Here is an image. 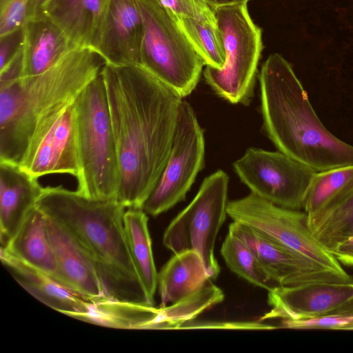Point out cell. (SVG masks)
I'll return each instance as SVG.
<instances>
[{"mask_svg":"<svg viewBox=\"0 0 353 353\" xmlns=\"http://www.w3.org/2000/svg\"><path fill=\"white\" fill-rule=\"evenodd\" d=\"M223 299L222 290L210 280L195 292L175 303L160 307L153 330L181 329Z\"/></svg>","mask_w":353,"mask_h":353,"instance_id":"484cf974","label":"cell"},{"mask_svg":"<svg viewBox=\"0 0 353 353\" xmlns=\"http://www.w3.org/2000/svg\"><path fill=\"white\" fill-rule=\"evenodd\" d=\"M30 0H1L0 37L21 30L26 20Z\"/></svg>","mask_w":353,"mask_h":353,"instance_id":"1f68e13d","label":"cell"},{"mask_svg":"<svg viewBox=\"0 0 353 353\" xmlns=\"http://www.w3.org/2000/svg\"><path fill=\"white\" fill-rule=\"evenodd\" d=\"M209 6L214 10L218 8L247 3L249 0H206Z\"/></svg>","mask_w":353,"mask_h":353,"instance_id":"8d00e7d4","label":"cell"},{"mask_svg":"<svg viewBox=\"0 0 353 353\" xmlns=\"http://www.w3.org/2000/svg\"><path fill=\"white\" fill-rule=\"evenodd\" d=\"M37 207L63 228L97 270L109 299L148 303L129 252L116 199H94L63 186L43 187Z\"/></svg>","mask_w":353,"mask_h":353,"instance_id":"7a4b0ae2","label":"cell"},{"mask_svg":"<svg viewBox=\"0 0 353 353\" xmlns=\"http://www.w3.org/2000/svg\"><path fill=\"white\" fill-rule=\"evenodd\" d=\"M259 81L263 128L279 151L317 172L353 165V145L324 126L284 57L270 54Z\"/></svg>","mask_w":353,"mask_h":353,"instance_id":"3957f363","label":"cell"},{"mask_svg":"<svg viewBox=\"0 0 353 353\" xmlns=\"http://www.w3.org/2000/svg\"><path fill=\"white\" fill-rule=\"evenodd\" d=\"M43 187L18 165L0 162V241L4 247L37 207Z\"/></svg>","mask_w":353,"mask_h":353,"instance_id":"e0dca14e","label":"cell"},{"mask_svg":"<svg viewBox=\"0 0 353 353\" xmlns=\"http://www.w3.org/2000/svg\"><path fill=\"white\" fill-rule=\"evenodd\" d=\"M214 15L223 38L225 62L221 70L205 66L204 79L227 101L246 104L253 96L263 50L261 30L251 19L247 3L218 8Z\"/></svg>","mask_w":353,"mask_h":353,"instance_id":"52a82bcc","label":"cell"},{"mask_svg":"<svg viewBox=\"0 0 353 353\" xmlns=\"http://www.w3.org/2000/svg\"><path fill=\"white\" fill-rule=\"evenodd\" d=\"M52 0H30L26 20L43 15Z\"/></svg>","mask_w":353,"mask_h":353,"instance_id":"d590c367","label":"cell"},{"mask_svg":"<svg viewBox=\"0 0 353 353\" xmlns=\"http://www.w3.org/2000/svg\"><path fill=\"white\" fill-rule=\"evenodd\" d=\"M204 157L203 130L192 105L183 99L167 164L142 209L155 216L183 201L203 168Z\"/></svg>","mask_w":353,"mask_h":353,"instance_id":"8fae6325","label":"cell"},{"mask_svg":"<svg viewBox=\"0 0 353 353\" xmlns=\"http://www.w3.org/2000/svg\"><path fill=\"white\" fill-rule=\"evenodd\" d=\"M228 184L229 176L221 170L205 178L192 201L170 222L163 236L164 246L174 254L190 250L199 252L212 280L220 272L214 246L228 215Z\"/></svg>","mask_w":353,"mask_h":353,"instance_id":"9c48e42d","label":"cell"},{"mask_svg":"<svg viewBox=\"0 0 353 353\" xmlns=\"http://www.w3.org/2000/svg\"><path fill=\"white\" fill-rule=\"evenodd\" d=\"M307 215L314 236L330 252L353 238V176L321 208Z\"/></svg>","mask_w":353,"mask_h":353,"instance_id":"7402d4cb","label":"cell"},{"mask_svg":"<svg viewBox=\"0 0 353 353\" xmlns=\"http://www.w3.org/2000/svg\"><path fill=\"white\" fill-rule=\"evenodd\" d=\"M74 106L79 165L77 191L90 199H116L119 168L101 72L78 95Z\"/></svg>","mask_w":353,"mask_h":353,"instance_id":"5b68a950","label":"cell"},{"mask_svg":"<svg viewBox=\"0 0 353 353\" xmlns=\"http://www.w3.org/2000/svg\"><path fill=\"white\" fill-rule=\"evenodd\" d=\"M105 64L94 50L74 48L41 74L0 79V162L19 165L38 128L74 103Z\"/></svg>","mask_w":353,"mask_h":353,"instance_id":"277c9868","label":"cell"},{"mask_svg":"<svg viewBox=\"0 0 353 353\" xmlns=\"http://www.w3.org/2000/svg\"><path fill=\"white\" fill-rule=\"evenodd\" d=\"M192 328H226L241 330H272L276 329V325L264 324L259 322H228V323H197L190 322L181 329Z\"/></svg>","mask_w":353,"mask_h":353,"instance_id":"836d02e7","label":"cell"},{"mask_svg":"<svg viewBox=\"0 0 353 353\" xmlns=\"http://www.w3.org/2000/svg\"><path fill=\"white\" fill-rule=\"evenodd\" d=\"M227 266L249 283L268 292L281 287L268 274L253 251L239 236L228 232L221 248Z\"/></svg>","mask_w":353,"mask_h":353,"instance_id":"4316f807","label":"cell"},{"mask_svg":"<svg viewBox=\"0 0 353 353\" xmlns=\"http://www.w3.org/2000/svg\"><path fill=\"white\" fill-rule=\"evenodd\" d=\"M228 232L241 238L249 246L268 274L280 286L353 283L318 266L246 225L233 221Z\"/></svg>","mask_w":353,"mask_h":353,"instance_id":"4fadbf2b","label":"cell"},{"mask_svg":"<svg viewBox=\"0 0 353 353\" xmlns=\"http://www.w3.org/2000/svg\"><path fill=\"white\" fill-rule=\"evenodd\" d=\"M21 29L0 37V72L10 66L21 56Z\"/></svg>","mask_w":353,"mask_h":353,"instance_id":"d6a6232c","label":"cell"},{"mask_svg":"<svg viewBox=\"0 0 353 353\" xmlns=\"http://www.w3.org/2000/svg\"><path fill=\"white\" fill-rule=\"evenodd\" d=\"M143 22L135 0H108L93 50L114 66L141 65Z\"/></svg>","mask_w":353,"mask_h":353,"instance_id":"5bb4252c","label":"cell"},{"mask_svg":"<svg viewBox=\"0 0 353 353\" xmlns=\"http://www.w3.org/2000/svg\"><path fill=\"white\" fill-rule=\"evenodd\" d=\"M46 219V216L36 207L8 243L1 248L57 281V263L48 236Z\"/></svg>","mask_w":353,"mask_h":353,"instance_id":"44dd1931","label":"cell"},{"mask_svg":"<svg viewBox=\"0 0 353 353\" xmlns=\"http://www.w3.org/2000/svg\"><path fill=\"white\" fill-rule=\"evenodd\" d=\"M108 0H52L44 14L75 48L93 49Z\"/></svg>","mask_w":353,"mask_h":353,"instance_id":"ffe728a7","label":"cell"},{"mask_svg":"<svg viewBox=\"0 0 353 353\" xmlns=\"http://www.w3.org/2000/svg\"><path fill=\"white\" fill-rule=\"evenodd\" d=\"M176 19H194L216 23L214 10L206 0H159Z\"/></svg>","mask_w":353,"mask_h":353,"instance_id":"4dcf8cb0","label":"cell"},{"mask_svg":"<svg viewBox=\"0 0 353 353\" xmlns=\"http://www.w3.org/2000/svg\"><path fill=\"white\" fill-rule=\"evenodd\" d=\"M227 214L318 266L353 282L334 254L314 236L303 210L276 205L253 193L228 201Z\"/></svg>","mask_w":353,"mask_h":353,"instance_id":"ba28073f","label":"cell"},{"mask_svg":"<svg viewBox=\"0 0 353 353\" xmlns=\"http://www.w3.org/2000/svg\"><path fill=\"white\" fill-rule=\"evenodd\" d=\"M0 257L15 281L42 303L69 316L88 310L90 301L46 273L17 259L2 248Z\"/></svg>","mask_w":353,"mask_h":353,"instance_id":"d6986e66","label":"cell"},{"mask_svg":"<svg viewBox=\"0 0 353 353\" xmlns=\"http://www.w3.org/2000/svg\"><path fill=\"white\" fill-rule=\"evenodd\" d=\"M101 74L119 168L116 200L142 209L167 164L183 99L141 65L105 64Z\"/></svg>","mask_w":353,"mask_h":353,"instance_id":"6da1fadb","label":"cell"},{"mask_svg":"<svg viewBox=\"0 0 353 353\" xmlns=\"http://www.w3.org/2000/svg\"><path fill=\"white\" fill-rule=\"evenodd\" d=\"M240 180L260 198L276 205L303 210L312 168L284 153L250 148L233 163Z\"/></svg>","mask_w":353,"mask_h":353,"instance_id":"30bf717a","label":"cell"},{"mask_svg":"<svg viewBox=\"0 0 353 353\" xmlns=\"http://www.w3.org/2000/svg\"><path fill=\"white\" fill-rule=\"evenodd\" d=\"M176 20L205 65L222 69L225 62V53L216 22L194 19Z\"/></svg>","mask_w":353,"mask_h":353,"instance_id":"83f0119b","label":"cell"},{"mask_svg":"<svg viewBox=\"0 0 353 353\" xmlns=\"http://www.w3.org/2000/svg\"><path fill=\"white\" fill-rule=\"evenodd\" d=\"M19 166L36 179L52 174H67L77 178L79 165L74 103L50 117L38 128Z\"/></svg>","mask_w":353,"mask_h":353,"instance_id":"7c38bea8","label":"cell"},{"mask_svg":"<svg viewBox=\"0 0 353 353\" xmlns=\"http://www.w3.org/2000/svg\"><path fill=\"white\" fill-rule=\"evenodd\" d=\"M74 48L63 30L47 15L26 20L21 28L19 77L43 72Z\"/></svg>","mask_w":353,"mask_h":353,"instance_id":"ac0fdd59","label":"cell"},{"mask_svg":"<svg viewBox=\"0 0 353 353\" xmlns=\"http://www.w3.org/2000/svg\"><path fill=\"white\" fill-rule=\"evenodd\" d=\"M131 260L148 302L154 305L158 272L154 261L147 213L141 208H127L123 216Z\"/></svg>","mask_w":353,"mask_h":353,"instance_id":"cb8c5ba5","label":"cell"},{"mask_svg":"<svg viewBox=\"0 0 353 353\" xmlns=\"http://www.w3.org/2000/svg\"><path fill=\"white\" fill-rule=\"evenodd\" d=\"M48 236L58 268L57 281L90 301L109 299L94 264L59 225L46 216Z\"/></svg>","mask_w":353,"mask_h":353,"instance_id":"2e32d148","label":"cell"},{"mask_svg":"<svg viewBox=\"0 0 353 353\" xmlns=\"http://www.w3.org/2000/svg\"><path fill=\"white\" fill-rule=\"evenodd\" d=\"M277 328L353 330V299L326 316L305 319H282Z\"/></svg>","mask_w":353,"mask_h":353,"instance_id":"f546056e","label":"cell"},{"mask_svg":"<svg viewBox=\"0 0 353 353\" xmlns=\"http://www.w3.org/2000/svg\"><path fill=\"white\" fill-rule=\"evenodd\" d=\"M353 176V165L317 172L307 190L303 211L312 214L321 208Z\"/></svg>","mask_w":353,"mask_h":353,"instance_id":"f1b7e54d","label":"cell"},{"mask_svg":"<svg viewBox=\"0 0 353 353\" xmlns=\"http://www.w3.org/2000/svg\"><path fill=\"white\" fill-rule=\"evenodd\" d=\"M353 299V283H311L268 292L271 310L260 319H305L328 315Z\"/></svg>","mask_w":353,"mask_h":353,"instance_id":"9a60e30c","label":"cell"},{"mask_svg":"<svg viewBox=\"0 0 353 353\" xmlns=\"http://www.w3.org/2000/svg\"><path fill=\"white\" fill-rule=\"evenodd\" d=\"M159 307L153 305L105 299L90 301L86 312L70 317L88 323L118 329L153 330Z\"/></svg>","mask_w":353,"mask_h":353,"instance_id":"d4e9b609","label":"cell"},{"mask_svg":"<svg viewBox=\"0 0 353 353\" xmlns=\"http://www.w3.org/2000/svg\"><path fill=\"white\" fill-rule=\"evenodd\" d=\"M212 280L196 250L175 253L158 272L161 306L175 303L195 292Z\"/></svg>","mask_w":353,"mask_h":353,"instance_id":"603a6c76","label":"cell"},{"mask_svg":"<svg viewBox=\"0 0 353 353\" xmlns=\"http://www.w3.org/2000/svg\"><path fill=\"white\" fill-rule=\"evenodd\" d=\"M143 22L141 66L182 99L196 88L205 63L159 0H135Z\"/></svg>","mask_w":353,"mask_h":353,"instance_id":"8992f818","label":"cell"},{"mask_svg":"<svg viewBox=\"0 0 353 353\" xmlns=\"http://www.w3.org/2000/svg\"><path fill=\"white\" fill-rule=\"evenodd\" d=\"M332 253L341 265L353 268V238L338 245Z\"/></svg>","mask_w":353,"mask_h":353,"instance_id":"e575fe53","label":"cell"}]
</instances>
